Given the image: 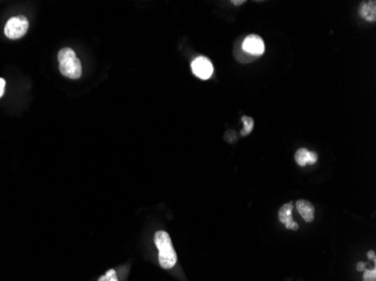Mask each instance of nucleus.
<instances>
[{"label": "nucleus", "mask_w": 376, "mask_h": 281, "mask_svg": "<svg viewBox=\"0 0 376 281\" xmlns=\"http://www.w3.org/2000/svg\"><path fill=\"white\" fill-rule=\"evenodd\" d=\"M295 161L301 167H306L307 165H314L317 161V154L302 148L296 151Z\"/></svg>", "instance_id": "obj_7"}, {"label": "nucleus", "mask_w": 376, "mask_h": 281, "mask_svg": "<svg viewBox=\"0 0 376 281\" xmlns=\"http://www.w3.org/2000/svg\"><path fill=\"white\" fill-rule=\"evenodd\" d=\"M359 15L367 22H375L376 19V2L374 0L372 1H363L359 6Z\"/></svg>", "instance_id": "obj_9"}, {"label": "nucleus", "mask_w": 376, "mask_h": 281, "mask_svg": "<svg viewBox=\"0 0 376 281\" xmlns=\"http://www.w3.org/2000/svg\"><path fill=\"white\" fill-rule=\"evenodd\" d=\"M98 281H119L118 276H116L115 270H110L107 271L105 275L100 277Z\"/></svg>", "instance_id": "obj_11"}, {"label": "nucleus", "mask_w": 376, "mask_h": 281, "mask_svg": "<svg viewBox=\"0 0 376 281\" xmlns=\"http://www.w3.org/2000/svg\"><path fill=\"white\" fill-rule=\"evenodd\" d=\"M292 212H293V204L287 203L283 205L278 211V218L279 221L286 226V228L292 230H298L299 224L294 222L293 216H292Z\"/></svg>", "instance_id": "obj_6"}, {"label": "nucleus", "mask_w": 376, "mask_h": 281, "mask_svg": "<svg viewBox=\"0 0 376 281\" xmlns=\"http://www.w3.org/2000/svg\"><path fill=\"white\" fill-rule=\"evenodd\" d=\"M191 71L199 79L206 80L213 74L212 62L205 56H198L191 62Z\"/></svg>", "instance_id": "obj_4"}, {"label": "nucleus", "mask_w": 376, "mask_h": 281, "mask_svg": "<svg viewBox=\"0 0 376 281\" xmlns=\"http://www.w3.org/2000/svg\"><path fill=\"white\" fill-rule=\"evenodd\" d=\"M245 2H246V1H245V0H237V1H235V0H233V1H232L233 5H236V6L242 5V3H245Z\"/></svg>", "instance_id": "obj_16"}, {"label": "nucleus", "mask_w": 376, "mask_h": 281, "mask_svg": "<svg viewBox=\"0 0 376 281\" xmlns=\"http://www.w3.org/2000/svg\"><path fill=\"white\" fill-rule=\"evenodd\" d=\"M154 243L159 250V264L164 269H171L177 262V254L175 251L169 234L165 230H158L154 234Z\"/></svg>", "instance_id": "obj_1"}, {"label": "nucleus", "mask_w": 376, "mask_h": 281, "mask_svg": "<svg viewBox=\"0 0 376 281\" xmlns=\"http://www.w3.org/2000/svg\"><path fill=\"white\" fill-rule=\"evenodd\" d=\"M242 50L246 53L253 56H259L265 52V44L260 36L258 35H249L244 40L242 43Z\"/></svg>", "instance_id": "obj_5"}, {"label": "nucleus", "mask_w": 376, "mask_h": 281, "mask_svg": "<svg viewBox=\"0 0 376 281\" xmlns=\"http://www.w3.org/2000/svg\"><path fill=\"white\" fill-rule=\"evenodd\" d=\"M364 281H376V269L373 268L372 270H364V276H363Z\"/></svg>", "instance_id": "obj_12"}, {"label": "nucleus", "mask_w": 376, "mask_h": 281, "mask_svg": "<svg viewBox=\"0 0 376 281\" xmlns=\"http://www.w3.org/2000/svg\"><path fill=\"white\" fill-rule=\"evenodd\" d=\"M295 206H296V209H298L299 214L302 216L304 221L310 223V222L314 220V207H313V205L310 203V201L300 199L296 201Z\"/></svg>", "instance_id": "obj_8"}, {"label": "nucleus", "mask_w": 376, "mask_h": 281, "mask_svg": "<svg viewBox=\"0 0 376 281\" xmlns=\"http://www.w3.org/2000/svg\"><path fill=\"white\" fill-rule=\"evenodd\" d=\"M241 120H242V123H244V125H245L244 129H242V131H241V135L242 136H247L248 134L251 133L252 128H253V125H254L253 119L251 118V117L244 116L241 118Z\"/></svg>", "instance_id": "obj_10"}, {"label": "nucleus", "mask_w": 376, "mask_h": 281, "mask_svg": "<svg viewBox=\"0 0 376 281\" xmlns=\"http://www.w3.org/2000/svg\"><path fill=\"white\" fill-rule=\"evenodd\" d=\"M28 19L25 16H15L6 23L5 35L10 40H18L28 31Z\"/></svg>", "instance_id": "obj_3"}, {"label": "nucleus", "mask_w": 376, "mask_h": 281, "mask_svg": "<svg viewBox=\"0 0 376 281\" xmlns=\"http://www.w3.org/2000/svg\"><path fill=\"white\" fill-rule=\"evenodd\" d=\"M5 87H6V81L3 80L2 78H0V98L2 97L3 92H5Z\"/></svg>", "instance_id": "obj_13"}, {"label": "nucleus", "mask_w": 376, "mask_h": 281, "mask_svg": "<svg viewBox=\"0 0 376 281\" xmlns=\"http://www.w3.org/2000/svg\"><path fill=\"white\" fill-rule=\"evenodd\" d=\"M58 60H59L60 64V72L64 77L70 79H78L81 77V63L72 49L64 48L60 50L59 54H58Z\"/></svg>", "instance_id": "obj_2"}, {"label": "nucleus", "mask_w": 376, "mask_h": 281, "mask_svg": "<svg viewBox=\"0 0 376 281\" xmlns=\"http://www.w3.org/2000/svg\"><path fill=\"white\" fill-rule=\"evenodd\" d=\"M367 255H369V259L373 260V261L375 262L376 257H375V252H374V251H370V252H369V253H367Z\"/></svg>", "instance_id": "obj_15"}, {"label": "nucleus", "mask_w": 376, "mask_h": 281, "mask_svg": "<svg viewBox=\"0 0 376 281\" xmlns=\"http://www.w3.org/2000/svg\"><path fill=\"white\" fill-rule=\"evenodd\" d=\"M365 267H366V263H364V262H359V263L357 264L356 269H357L358 271H364V270H365Z\"/></svg>", "instance_id": "obj_14"}]
</instances>
